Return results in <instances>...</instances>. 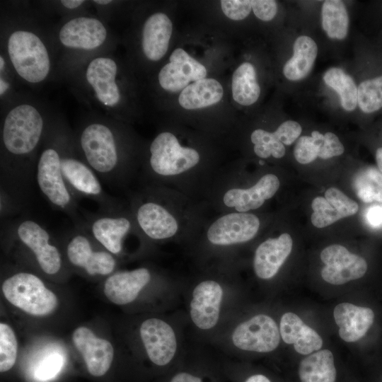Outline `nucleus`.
<instances>
[{
    "label": "nucleus",
    "mask_w": 382,
    "mask_h": 382,
    "mask_svg": "<svg viewBox=\"0 0 382 382\" xmlns=\"http://www.w3.org/2000/svg\"><path fill=\"white\" fill-rule=\"evenodd\" d=\"M45 135L44 118L33 105L18 104L7 112L1 127V190L25 199Z\"/></svg>",
    "instance_id": "obj_1"
},
{
    "label": "nucleus",
    "mask_w": 382,
    "mask_h": 382,
    "mask_svg": "<svg viewBox=\"0 0 382 382\" xmlns=\"http://www.w3.org/2000/svg\"><path fill=\"white\" fill-rule=\"evenodd\" d=\"M74 140L79 156L100 180L110 186L122 180L125 168L123 137L111 121L88 122Z\"/></svg>",
    "instance_id": "obj_2"
},
{
    "label": "nucleus",
    "mask_w": 382,
    "mask_h": 382,
    "mask_svg": "<svg viewBox=\"0 0 382 382\" xmlns=\"http://www.w3.org/2000/svg\"><path fill=\"white\" fill-rule=\"evenodd\" d=\"M36 181L47 200L56 209L66 213L76 226L83 227L84 217L77 204L78 199L68 186L61 168L57 132L45 139V146L36 165Z\"/></svg>",
    "instance_id": "obj_3"
},
{
    "label": "nucleus",
    "mask_w": 382,
    "mask_h": 382,
    "mask_svg": "<svg viewBox=\"0 0 382 382\" xmlns=\"http://www.w3.org/2000/svg\"><path fill=\"white\" fill-rule=\"evenodd\" d=\"M57 136L62 172L75 197L96 202L101 212L117 211V202L106 193L97 175L79 156L74 140L62 132L57 131Z\"/></svg>",
    "instance_id": "obj_4"
},
{
    "label": "nucleus",
    "mask_w": 382,
    "mask_h": 382,
    "mask_svg": "<svg viewBox=\"0 0 382 382\" xmlns=\"http://www.w3.org/2000/svg\"><path fill=\"white\" fill-rule=\"evenodd\" d=\"M7 53L17 74L30 83H38L48 76L51 62L46 45L35 33L16 30L7 40Z\"/></svg>",
    "instance_id": "obj_5"
},
{
    "label": "nucleus",
    "mask_w": 382,
    "mask_h": 382,
    "mask_svg": "<svg viewBox=\"0 0 382 382\" xmlns=\"http://www.w3.org/2000/svg\"><path fill=\"white\" fill-rule=\"evenodd\" d=\"M2 291L14 306L35 316L49 315L58 305L56 295L41 279L27 272H19L6 279Z\"/></svg>",
    "instance_id": "obj_6"
},
{
    "label": "nucleus",
    "mask_w": 382,
    "mask_h": 382,
    "mask_svg": "<svg viewBox=\"0 0 382 382\" xmlns=\"http://www.w3.org/2000/svg\"><path fill=\"white\" fill-rule=\"evenodd\" d=\"M4 231L10 238L30 252L42 272L48 275L59 272L62 265L61 253L42 224L31 219H20Z\"/></svg>",
    "instance_id": "obj_7"
},
{
    "label": "nucleus",
    "mask_w": 382,
    "mask_h": 382,
    "mask_svg": "<svg viewBox=\"0 0 382 382\" xmlns=\"http://www.w3.org/2000/svg\"><path fill=\"white\" fill-rule=\"evenodd\" d=\"M149 166L154 174L173 176L186 172L198 164L200 156L191 147L182 146L170 132L159 133L149 146Z\"/></svg>",
    "instance_id": "obj_8"
},
{
    "label": "nucleus",
    "mask_w": 382,
    "mask_h": 382,
    "mask_svg": "<svg viewBox=\"0 0 382 382\" xmlns=\"http://www.w3.org/2000/svg\"><path fill=\"white\" fill-rule=\"evenodd\" d=\"M119 65L110 56L100 55L86 65L84 77L93 98L105 109L116 110L123 100L120 84Z\"/></svg>",
    "instance_id": "obj_9"
},
{
    "label": "nucleus",
    "mask_w": 382,
    "mask_h": 382,
    "mask_svg": "<svg viewBox=\"0 0 382 382\" xmlns=\"http://www.w3.org/2000/svg\"><path fill=\"white\" fill-rule=\"evenodd\" d=\"M66 255L71 265L82 269L90 276L108 275L115 269L116 260L106 250H96L95 239L82 227L69 231Z\"/></svg>",
    "instance_id": "obj_10"
},
{
    "label": "nucleus",
    "mask_w": 382,
    "mask_h": 382,
    "mask_svg": "<svg viewBox=\"0 0 382 382\" xmlns=\"http://www.w3.org/2000/svg\"><path fill=\"white\" fill-rule=\"evenodd\" d=\"M84 224L82 227L105 250L117 255L122 250V243L132 228L128 216L117 211L101 212L98 214L83 213Z\"/></svg>",
    "instance_id": "obj_11"
},
{
    "label": "nucleus",
    "mask_w": 382,
    "mask_h": 382,
    "mask_svg": "<svg viewBox=\"0 0 382 382\" xmlns=\"http://www.w3.org/2000/svg\"><path fill=\"white\" fill-rule=\"evenodd\" d=\"M280 332L275 321L260 314L240 323L232 334L233 345L238 349L257 352H270L279 343Z\"/></svg>",
    "instance_id": "obj_12"
},
{
    "label": "nucleus",
    "mask_w": 382,
    "mask_h": 382,
    "mask_svg": "<svg viewBox=\"0 0 382 382\" xmlns=\"http://www.w3.org/2000/svg\"><path fill=\"white\" fill-rule=\"evenodd\" d=\"M207 69L204 64L181 47L175 49L158 74L161 88L170 93L181 92L191 83L204 79Z\"/></svg>",
    "instance_id": "obj_13"
},
{
    "label": "nucleus",
    "mask_w": 382,
    "mask_h": 382,
    "mask_svg": "<svg viewBox=\"0 0 382 382\" xmlns=\"http://www.w3.org/2000/svg\"><path fill=\"white\" fill-rule=\"evenodd\" d=\"M322 262L325 265L321 270L322 278L327 282L340 285L357 279L367 270L366 260L341 245H331L320 253Z\"/></svg>",
    "instance_id": "obj_14"
},
{
    "label": "nucleus",
    "mask_w": 382,
    "mask_h": 382,
    "mask_svg": "<svg viewBox=\"0 0 382 382\" xmlns=\"http://www.w3.org/2000/svg\"><path fill=\"white\" fill-rule=\"evenodd\" d=\"M260 228L257 216L250 213H231L215 220L207 231L208 241L216 245H230L247 242Z\"/></svg>",
    "instance_id": "obj_15"
},
{
    "label": "nucleus",
    "mask_w": 382,
    "mask_h": 382,
    "mask_svg": "<svg viewBox=\"0 0 382 382\" xmlns=\"http://www.w3.org/2000/svg\"><path fill=\"white\" fill-rule=\"evenodd\" d=\"M108 31L98 18L78 16L66 21L59 29V40L66 48L92 51L105 42Z\"/></svg>",
    "instance_id": "obj_16"
},
{
    "label": "nucleus",
    "mask_w": 382,
    "mask_h": 382,
    "mask_svg": "<svg viewBox=\"0 0 382 382\" xmlns=\"http://www.w3.org/2000/svg\"><path fill=\"white\" fill-rule=\"evenodd\" d=\"M140 336L149 359L158 366H165L173 358L177 341L173 328L158 318L144 320L140 327Z\"/></svg>",
    "instance_id": "obj_17"
},
{
    "label": "nucleus",
    "mask_w": 382,
    "mask_h": 382,
    "mask_svg": "<svg viewBox=\"0 0 382 382\" xmlns=\"http://www.w3.org/2000/svg\"><path fill=\"white\" fill-rule=\"evenodd\" d=\"M72 340L91 375L101 376L108 371L114 357L109 341L96 337L91 329L83 326L74 331Z\"/></svg>",
    "instance_id": "obj_18"
},
{
    "label": "nucleus",
    "mask_w": 382,
    "mask_h": 382,
    "mask_svg": "<svg viewBox=\"0 0 382 382\" xmlns=\"http://www.w3.org/2000/svg\"><path fill=\"white\" fill-rule=\"evenodd\" d=\"M223 289L213 280L200 282L192 292L190 317L194 324L202 330L214 328L219 318Z\"/></svg>",
    "instance_id": "obj_19"
},
{
    "label": "nucleus",
    "mask_w": 382,
    "mask_h": 382,
    "mask_svg": "<svg viewBox=\"0 0 382 382\" xmlns=\"http://www.w3.org/2000/svg\"><path fill=\"white\" fill-rule=\"evenodd\" d=\"M279 185V178L274 174L268 173L249 188L228 190L223 197V202L226 207L245 213L260 207L265 200L274 195Z\"/></svg>",
    "instance_id": "obj_20"
},
{
    "label": "nucleus",
    "mask_w": 382,
    "mask_h": 382,
    "mask_svg": "<svg viewBox=\"0 0 382 382\" xmlns=\"http://www.w3.org/2000/svg\"><path fill=\"white\" fill-rule=\"evenodd\" d=\"M173 34V23L164 13L150 15L144 21L141 37V51L151 62L161 60L167 53Z\"/></svg>",
    "instance_id": "obj_21"
},
{
    "label": "nucleus",
    "mask_w": 382,
    "mask_h": 382,
    "mask_svg": "<svg viewBox=\"0 0 382 382\" xmlns=\"http://www.w3.org/2000/svg\"><path fill=\"white\" fill-rule=\"evenodd\" d=\"M135 216L141 231L153 240L171 238L178 231V223L173 214L154 201H147L139 204Z\"/></svg>",
    "instance_id": "obj_22"
},
{
    "label": "nucleus",
    "mask_w": 382,
    "mask_h": 382,
    "mask_svg": "<svg viewBox=\"0 0 382 382\" xmlns=\"http://www.w3.org/2000/svg\"><path fill=\"white\" fill-rule=\"evenodd\" d=\"M292 245V238L288 233L268 238L260 244L253 260L256 275L262 279L273 277L289 255Z\"/></svg>",
    "instance_id": "obj_23"
},
{
    "label": "nucleus",
    "mask_w": 382,
    "mask_h": 382,
    "mask_svg": "<svg viewBox=\"0 0 382 382\" xmlns=\"http://www.w3.org/2000/svg\"><path fill=\"white\" fill-rule=\"evenodd\" d=\"M150 279V272L144 267L119 272L107 278L104 284V294L115 304H127L137 297Z\"/></svg>",
    "instance_id": "obj_24"
},
{
    "label": "nucleus",
    "mask_w": 382,
    "mask_h": 382,
    "mask_svg": "<svg viewBox=\"0 0 382 382\" xmlns=\"http://www.w3.org/2000/svg\"><path fill=\"white\" fill-rule=\"evenodd\" d=\"M333 316L340 337L348 342L362 338L374 320V313L371 308L349 303L337 305Z\"/></svg>",
    "instance_id": "obj_25"
},
{
    "label": "nucleus",
    "mask_w": 382,
    "mask_h": 382,
    "mask_svg": "<svg viewBox=\"0 0 382 382\" xmlns=\"http://www.w3.org/2000/svg\"><path fill=\"white\" fill-rule=\"evenodd\" d=\"M279 332L283 341L293 344L294 349L301 354H310L319 350L323 345L321 337L297 315L291 312L282 316Z\"/></svg>",
    "instance_id": "obj_26"
},
{
    "label": "nucleus",
    "mask_w": 382,
    "mask_h": 382,
    "mask_svg": "<svg viewBox=\"0 0 382 382\" xmlns=\"http://www.w3.org/2000/svg\"><path fill=\"white\" fill-rule=\"evenodd\" d=\"M313 213L311 220L314 226L324 228L342 218L352 215L349 199L339 192H330L325 197H316L311 203Z\"/></svg>",
    "instance_id": "obj_27"
},
{
    "label": "nucleus",
    "mask_w": 382,
    "mask_h": 382,
    "mask_svg": "<svg viewBox=\"0 0 382 382\" xmlns=\"http://www.w3.org/2000/svg\"><path fill=\"white\" fill-rule=\"evenodd\" d=\"M224 88L214 78H204L191 83L179 94L178 103L185 110H198L218 103L224 96Z\"/></svg>",
    "instance_id": "obj_28"
},
{
    "label": "nucleus",
    "mask_w": 382,
    "mask_h": 382,
    "mask_svg": "<svg viewBox=\"0 0 382 382\" xmlns=\"http://www.w3.org/2000/svg\"><path fill=\"white\" fill-rule=\"evenodd\" d=\"M318 55V46L313 38L300 35L294 41L293 54L283 67V74L291 81L305 79L311 73Z\"/></svg>",
    "instance_id": "obj_29"
},
{
    "label": "nucleus",
    "mask_w": 382,
    "mask_h": 382,
    "mask_svg": "<svg viewBox=\"0 0 382 382\" xmlns=\"http://www.w3.org/2000/svg\"><path fill=\"white\" fill-rule=\"evenodd\" d=\"M260 86L254 65L249 62L241 63L231 78V93L238 105L249 106L255 103L260 96Z\"/></svg>",
    "instance_id": "obj_30"
},
{
    "label": "nucleus",
    "mask_w": 382,
    "mask_h": 382,
    "mask_svg": "<svg viewBox=\"0 0 382 382\" xmlns=\"http://www.w3.org/2000/svg\"><path fill=\"white\" fill-rule=\"evenodd\" d=\"M336 374L333 354L328 349L310 354L299 367L301 382H335Z\"/></svg>",
    "instance_id": "obj_31"
},
{
    "label": "nucleus",
    "mask_w": 382,
    "mask_h": 382,
    "mask_svg": "<svg viewBox=\"0 0 382 382\" xmlns=\"http://www.w3.org/2000/svg\"><path fill=\"white\" fill-rule=\"evenodd\" d=\"M321 26L330 39L342 40L346 38L349 31V18L342 1H323L321 7Z\"/></svg>",
    "instance_id": "obj_32"
},
{
    "label": "nucleus",
    "mask_w": 382,
    "mask_h": 382,
    "mask_svg": "<svg viewBox=\"0 0 382 382\" xmlns=\"http://www.w3.org/2000/svg\"><path fill=\"white\" fill-rule=\"evenodd\" d=\"M326 85L339 96L342 108L353 111L357 106V86L352 77L339 67H330L323 74Z\"/></svg>",
    "instance_id": "obj_33"
},
{
    "label": "nucleus",
    "mask_w": 382,
    "mask_h": 382,
    "mask_svg": "<svg viewBox=\"0 0 382 382\" xmlns=\"http://www.w3.org/2000/svg\"><path fill=\"white\" fill-rule=\"evenodd\" d=\"M353 187L364 202L382 203V173L374 167L360 170L353 180Z\"/></svg>",
    "instance_id": "obj_34"
},
{
    "label": "nucleus",
    "mask_w": 382,
    "mask_h": 382,
    "mask_svg": "<svg viewBox=\"0 0 382 382\" xmlns=\"http://www.w3.org/2000/svg\"><path fill=\"white\" fill-rule=\"evenodd\" d=\"M357 105L365 113L382 108V76L363 81L357 86Z\"/></svg>",
    "instance_id": "obj_35"
},
{
    "label": "nucleus",
    "mask_w": 382,
    "mask_h": 382,
    "mask_svg": "<svg viewBox=\"0 0 382 382\" xmlns=\"http://www.w3.org/2000/svg\"><path fill=\"white\" fill-rule=\"evenodd\" d=\"M250 140L254 144L255 154L260 158H267L272 156L275 158H281L285 154L284 145L276 137L274 132L256 129L252 132Z\"/></svg>",
    "instance_id": "obj_36"
},
{
    "label": "nucleus",
    "mask_w": 382,
    "mask_h": 382,
    "mask_svg": "<svg viewBox=\"0 0 382 382\" xmlns=\"http://www.w3.org/2000/svg\"><path fill=\"white\" fill-rule=\"evenodd\" d=\"M18 352V342L12 328L0 323V371L5 372L14 365Z\"/></svg>",
    "instance_id": "obj_37"
},
{
    "label": "nucleus",
    "mask_w": 382,
    "mask_h": 382,
    "mask_svg": "<svg viewBox=\"0 0 382 382\" xmlns=\"http://www.w3.org/2000/svg\"><path fill=\"white\" fill-rule=\"evenodd\" d=\"M323 139V134L316 130L311 132V136L300 137L294 149L296 160L301 164H308L316 160Z\"/></svg>",
    "instance_id": "obj_38"
},
{
    "label": "nucleus",
    "mask_w": 382,
    "mask_h": 382,
    "mask_svg": "<svg viewBox=\"0 0 382 382\" xmlns=\"http://www.w3.org/2000/svg\"><path fill=\"white\" fill-rule=\"evenodd\" d=\"M64 364V357L58 352H52L45 356L37 364L34 371V377L40 382L50 381L60 372Z\"/></svg>",
    "instance_id": "obj_39"
},
{
    "label": "nucleus",
    "mask_w": 382,
    "mask_h": 382,
    "mask_svg": "<svg viewBox=\"0 0 382 382\" xmlns=\"http://www.w3.org/2000/svg\"><path fill=\"white\" fill-rule=\"evenodd\" d=\"M220 6L224 14L233 21H242L246 18L252 11L250 0H222Z\"/></svg>",
    "instance_id": "obj_40"
},
{
    "label": "nucleus",
    "mask_w": 382,
    "mask_h": 382,
    "mask_svg": "<svg viewBox=\"0 0 382 382\" xmlns=\"http://www.w3.org/2000/svg\"><path fill=\"white\" fill-rule=\"evenodd\" d=\"M345 151V147L339 138L332 132L323 134V139L319 150L318 157L322 159H329L338 156Z\"/></svg>",
    "instance_id": "obj_41"
},
{
    "label": "nucleus",
    "mask_w": 382,
    "mask_h": 382,
    "mask_svg": "<svg viewBox=\"0 0 382 382\" xmlns=\"http://www.w3.org/2000/svg\"><path fill=\"white\" fill-rule=\"evenodd\" d=\"M301 132L302 128L299 122L286 120L277 128L274 134L284 145H291L299 138Z\"/></svg>",
    "instance_id": "obj_42"
},
{
    "label": "nucleus",
    "mask_w": 382,
    "mask_h": 382,
    "mask_svg": "<svg viewBox=\"0 0 382 382\" xmlns=\"http://www.w3.org/2000/svg\"><path fill=\"white\" fill-rule=\"evenodd\" d=\"M252 10L255 16L262 21H270L277 15V3L274 0H253Z\"/></svg>",
    "instance_id": "obj_43"
},
{
    "label": "nucleus",
    "mask_w": 382,
    "mask_h": 382,
    "mask_svg": "<svg viewBox=\"0 0 382 382\" xmlns=\"http://www.w3.org/2000/svg\"><path fill=\"white\" fill-rule=\"evenodd\" d=\"M366 219L372 228H382V205L370 207L366 210Z\"/></svg>",
    "instance_id": "obj_44"
},
{
    "label": "nucleus",
    "mask_w": 382,
    "mask_h": 382,
    "mask_svg": "<svg viewBox=\"0 0 382 382\" xmlns=\"http://www.w3.org/2000/svg\"><path fill=\"white\" fill-rule=\"evenodd\" d=\"M170 382H202V381L197 376L181 372L174 376Z\"/></svg>",
    "instance_id": "obj_45"
},
{
    "label": "nucleus",
    "mask_w": 382,
    "mask_h": 382,
    "mask_svg": "<svg viewBox=\"0 0 382 382\" xmlns=\"http://www.w3.org/2000/svg\"><path fill=\"white\" fill-rule=\"evenodd\" d=\"M85 1L82 0H63L60 1L61 4H62L65 8L69 9H75L81 6Z\"/></svg>",
    "instance_id": "obj_46"
},
{
    "label": "nucleus",
    "mask_w": 382,
    "mask_h": 382,
    "mask_svg": "<svg viewBox=\"0 0 382 382\" xmlns=\"http://www.w3.org/2000/svg\"><path fill=\"white\" fill-rule=\"evenodd\" d=\"M245 382H271L265 376L255 374L249 377Z\"/></svg>",
    "instance_id": "obj_47"
},
{
    "label": "nucleus",
    "mask_w": 382,
    "mask_h": 382,
    "mask_svg": "<svg viewBox=\"0 0 382 382\" xmlns=\"http://www.w3.org/2000/svg\"><path fill=\"white\" fill-rule=\"evenodd\" d=\"M376 160L378 170L382 173V147L376 150Z\"/></svg>",
    "instance_id": "obj_48"
},
{
    "label": "nucleus",
    "mask_w": 382,
    "mask_h": 382,
    "mask_svg": "<svg viewBox=\"0 0 382 382\" xmlns=\"http://www.w3.org/2000/svg\"><path fill=\"white\" fill-rule=\"evenodd\" d=\"M0 81V93L1 96H2L8 90V83L4 80V79L1 76Z\"/></svg>",
    "instance_id": "obj_49"
},
{
    "label": "nucleus",
    "mask_w": 382,
    "mask_h": 382,
    "mask_svg": "<svg viewBox=\"0 0 382 382\" xmlns=\"http://www.w3.org/2000/svg\"><path fill=\"white\" fill-rule=\"evenodd\" d=\"M94 3L96 4H98L99 5H107V4H110V3H112V1H108V0H105V1H102V0H98V1H93Z\"/></svg>",
    "instance_id": "obj_50"
}]
</instances>
